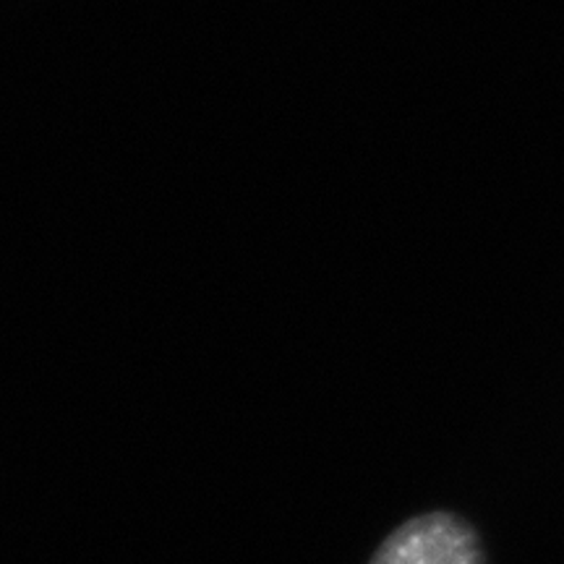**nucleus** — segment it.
<instances>
[{
  "label": "nucleus",
  "mask_w": 564,
  "mask_h": 564,
  "mask_svg": "<svg viewBox=\"0 0 564 564\" xmlns=\"http://www.w3.org/2000/svg\"><path fill=\"white\" fill-rule=\"evenodd\" d=\"M369 564H486V552L468 518L434 510L394 528Z\"/></svg>",
  "instance_id": "obj_1"
}]
</instances>
